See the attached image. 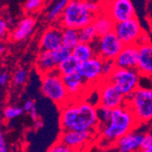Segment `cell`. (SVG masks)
<instances>
[{
	"mask_svg": "<svg viewBox=\"0 0 152 152\" xmlns=\"http://www.w3.org/2000/svg\"><path fill=\"white\" fill-rule=\"evenodd\" d=\"M46 152H78L75 149L68 147L59 140L55 141L53 145L50 146V148L46 150Z\"/></svg>",
	"mask_w": 152,
	"mask_h": 152,
	"instance_id": "30",
	"label": "cell"
},
{
	"mask_svg": "<svg viewBox=\"0 0 152 152\" xmlns=\"http://www.w3.org/2000/svg\"><path fill=\"white\" fill-rule=\"evenodd\" d=\"M96 53L102 60L114 61L125 46L113 31L101 35L93 44Z\"/></svg>",
	"mask_w": 152,
	"mask_h": 152,
	"instance_id": "8",
	"label": "cell"
},
{
	"mask_svg": "<svg viewBox=\"0 0 152 152\" xmlns=\"http://www.w3.org/2000/svg\"><path fill=\"white\" fill-rule=\"evenodd\" d=\"M92 24L96 28L99 36L112 32L114 29V26H115V22L103 10L95 16Z\"/></svg>",
	"mask_w": 152,
	"mask_h": 152,
	"instance_id": "20",
	"label": "cell"
},
{
	"mask_svg": "<svg viewBox=\"0 0 152 152\" xmlns=\"http://www.w3.org/2000/svg\"><path fill=\"white\" fill-rule=\"evenodd\" d=\"M58 140L76 151L87 152L97 140V132L62 130Z\"/></svg>",
	"mask_w": 152,
	"mask_h": 152,
	"instance_id": "7",
	"label": "cell"
},
{
	"mask_svg": "<svg viewBox=\"0 0 152 152\" xmlns=\"http://www.w3.org/2000/svg\"><path fill=\"white\" fill-rule=\"evenodd\" d=\"M148 42H151L150 37H149V35L144 31L143 34H141V36L140 37V39H139V41H138V43H137V45H144V44H147V43H148Z\"/></svg>",
	"mask_w": 152,
	"mask_h": 152,
	"instance_id": "37",
	"label": "cell"
},
{
	"mask_svg": "<svg viewBox=\"0 0 152 152\" xmlns=\"http://www.w3.org/2000/svg\"><path fill=\"white\" fill-rule=\"evenodd\" d=\"M9 25L7 22V19L0 17V43H1L7 34Z\"/></svg>",
	"mask_w": 152,
	"mask_h": 152,
	"instance_id": "34",
	"label": "cell"
},
{
	"mask_svg": "<svg viewBox=\"0 0 152 152\" xmlns=\"http://www.w3.org/2000/svg\"><path fill=\"white\" fill-rule=\"evenodd\" d=\"M113 32L116 34L124 45H137L144 30L142 29L138 18L135 16L128 20L116 23Z\"/></svg>",
	"mask_w": 152,
	"mask_h": 152,
	"instance_id": "10",
	"label": "cell"
},
{
	"mask_svg": "<svg viewBox=\"0 0 152 152\" xmlns=\"http://www.w3.org/2000/svg\"><path fill=\"white\" fill-rule=\"evenodd\" d=\"M63 27L58 24L48 26L41 34L39 43L40 51L53 52L63 45Z\"/></svg>",
	"mask_w": 152,
	"mask_h": 152,
	"instance_id": "13",
	"label": "cell"
},
{
	"mask_svg": "<svg viewBox=\"0 0 152 152\" xmlns=\"http://www.w3.org/2000/svg\"><path fill=\"white\" fill-rule=\"evenodd\" d=\"M72 54L79 63L86 62L93 57L97 56L96 50L94 48L93 44L79 43L72 50Z\"/></svg>",
	"mask_w": 152,
	"mask_h": 152,
	"instance_id": "21",
	"label": "cell"
},
{
	"mask_svg": "<svg viewBox=\"0 0 152 152\" xmlns=\"http://www.w3.org/2000/svg\"><path fill=\"white\" fill-rule=\"evenodd\" d=\"M102 10L111 17L115 24L136 16L131 0H107L102 4Z\"/></svg>",
	"mask_w": 152,
	"mask_h": 152,
	"instance_id": "11",
	"label": "cell"
},
{
	"mask_svg": "<svg viewBox=\"0 0 152 152\" xmlns=\"http://www.w3.org/2000/svg\"><path fill=\"white\" fill-rule=\"evenodd\" d=\"M139 123L146 124L152 121V88L140 86L126 100Z\"/></svg>",
	"mask_w": 152,
	"mask_h": 152,
	"instance_id": "4",
	"label": "cell"
},
{
	"mask_svg": "<svg viewBox=\"0 0 152 152\" xmlns=\"http://www.w3.org/2000/svg\"><path fill=\"white\" fill-rule=\"evenodd\" d=\"M43 4V0H26L24 5V11L28 15L34 14L42 8Z\"/></svg>",
	"mask_w": 152,
	"mask_h": 152,
	"instance_id": "29",
	"label": "cell"
},
{
	"mask_svg": "<svg viewBox=\"0 0 152 152\" xmlns=\"http://www.w3.org/2000/svg\"><path fill=\"white\" fill-rule=\"evenodd\" d=\"M28 113H29L30 118L33 120V121H37V120H39V119H40L39 113H38V111H37V110H36V107L34 108L33 110H31Z\"/></svg>",
	"mask_w": 152,
	"mask_h": 152,
	"instance_id": "39",
	"label": "cell"
},
{
	"mask_svg": "<svg viewBox=\"0 0 152 152\" xmlns=\"http://www.w3.org/2000/svg\"><path fill=\"white\" fill-rule=\"evenodd\" d=\"M34 126L36 129H42L44 127V122L41 119L37 120L35 121H34Z\"/></svg>",
	"mask_w": 152,
	"mask_h": 152,
	"instance_id": "40",
	"label": "cell"
},
{
	"mask_svg": "<svg viewBox=\"0 0 152 152\" xmlns=\"http://www.w3.org/2000/svg\"><path fill=\"white\" fill-rule=\"evenodd\" d=\"M139 58V46L137 45H125L114 60L116 68L137 70Z\"/></svg>",
	"mask_w": 152,
	"mask_h": 152,
	"instance_id": "16",
	"label": "cell"
},
{
	"mask_svg": "<svg viewBox=\"0 0 152 152\" xmlns=\"http://www.w3.org/2000/svg\"><path fill=\"white\" fill-rule=\"evenodd\" d=\"M69 1L70 0H54L46 12V20L52 24H58Z\"/></svg>",
	"mask_w": 152,
	"mask_h": 152,
	"instance_id": "22",
	"label": "cell"
},
{
	"mask_svg": "<svg viewBox=\"0 0 152 152\" xmlns=\"http://www.w3.org/2000/svg\"></svg>",
	"mask_w": 152,
	"mask_h": 152,
	"instance_id": "45",
	"label": "cell"
},
{
	"mask_svg": "<svg viewBox=\"0 0 152 152\" xmlns=\"http://www.w3.org/2000/svg\"><path fill=\"white\" fill-rule=\"evenodd\" d=\"M41 91L45 98L59 107L70 101L69 94L63 81V76L57 71L42 75Z\"/></svg>",
	"mask_w": 152,
	"mask_h": 152,
	"instance_id": "5",
	"label": "cell"
},
{
	"mask_svg": "<svg viewBox=\"0 0 152 152\" xmlns=\"http://www.w3.org/2000/svg\"><path fill=\"white\" fill-rule=\"evenodd\" d=\"M96 88L100 98L99 106L114 110L126 104L127 98L110 80L104 79L96 86Z\"/></svg>",
	"mask_w": 152,
	"mask_h": 152,
	"instance_id": "9",
	"label": "cell"
},
{
	"mask_svg": "<svg viewBox=\"0 0 152 152\" xmlns=\"http://www.w3.org/2000/svg\"><path fill=\"white\" fill-rule=\"evenodd\" d=\"M9 80V76L7 74V72H0V86H5Z\"/></svg>",
	"mask_w": 152,
	"mask_h": 152,
	"instance_id": "38",
	"label": "cell"
},
{
	"mask_svg": "<svg viewBox=\"0 0 152 152\" xmlns=\"http://www.w3.org/2000/svg\"><path fill=\"white\" fill-rule=\"evenodd\" d=\"M63 81L69 94L70 100L84 98L87 92L92 88L87 84L78 72L63 76Z\"/></svg>",
	"mask_w": 152,
	"mask_h": 152,
	"instance_id": "14",
	"label": "cell"
},
{
	"mask_svg": "<svg viewBox=\"0 0 152 152\" xmlns=\"http://www.w3.org/2000/svg\"><path fill=\"white\" fill-rule=\"evenodd\" d=\"M79 36H80L81 43L94 44V42L99 37V34L94 25L91 23L79 30Z\"/></svg>",
	"mask_w": 152,
	"mask_h": 152,
	"instance_id": "25",
	"label": "cell"
},
{
	"mask_svg": "<svg viewBox=\"0 0 152 152\" xmlns=\"http://www.w3.org/2000/svg\"><path fill=\"white\" fill-rule=\"evenodd\" d=\"M43 1H44V2H45V1H46V0H43Z\"/></svg>",
	"mask_w": 152,
	"mask_h": 152,
	"instance_id": "44",
	"label": "cell"
},
{
	"mask_svg": "<svg viewBox=\"0 0 152 152\" xmlns=\"http://www.w3.org/2000/svg\"><path fill=\"white\" fill-rule=\"evenodd\" d=\"M141 75L134 69L116 68L108 78L127 98L134 92L141 83Z\"/></svg>",
	"mask_w": 152,
	"mask_h": 152,
	"instance_id": "6",
	"label": "cell"
},
{
	"mask_svg": "<svg viewBox=\"0 0 152 152\" xmlns=\"http://www.w3.org/2000/svg\"><path fill=\"white\" fill-rule=\"evenodd\" d=\"M112 110L103 107V106H98V120L100 125L104 124L109 121L111 116Z\"/></svg>",
	"mask_w": 152,
	"mask_h": 152,
	"instance_id": "31",
	"label": "cell"
},
{
	"mask_svg": "<svg viewBox=\"0 0 152 152\" xmlns=\"http://www.w3.org/2000/svg\"><path fill=\"white\" fill-rule=\"evenodd\" d=\"M63 45L72 50L80 42L79 30L73 28H63Z\"/></svg>",
	"mask_w": 152,
	"mask_h": 152,
	"instance_id": "23",
	"label": "cell"
},
{
	"mask_svg": "<svg viewBox=\"0 0 152 152\" xmlns=\"http://www.w3.org/2000/svg\"><path fill=\"white\" fill-rule=\"evenodd\" d=\"M36 106H35V103H34V102L33 101V100H27L25 103H24V105H23V110H24V111H26V112H29L31 110H33L34 108H35Z\"/></svg>",
	"mask_w": 152,
	"mask_h": 152,
	"instance_id": "36",
	"label": "cell"
},
{
	"mask_svg": "<svg viewBox=\"0 0 152 152\" xmlns=\"http://www.w3.org/2000/svg\"><path fill=\"white\" fill-rule=\"evenodd\" d=\"M146 133L136 129L121 138L114 147L118 152H140Z\"/></svg>",
	"mask_w": 152,
	"mask_h": 152,
	"instance_id": "15",
	"label": "cell"
},
{
	"mask_svg": "<svg viewBox=\"0 0 152 152\" xmlns=\"http://www.w3.org/2000/svg\"><path fill=\"white\" fill-rule=\"evenodd\" d=\"M116 69L115 64L113 61H109V60H103V64H102V74L103 78L108 79L110 76L112 74L114 70Z\"/></svg>",
	"mask_w": 152,
	"mask_h": 152,
	"instance_id": "32",
	"label": "cell"
},
{
	"mask_svg": "<svg viewBox=\"0 0 152 152\" xmlns=\"http://www.w3.org/2000/svg\"><path fill=\"white\" fill-rule=\"evenodd\" d=\"M0 152H9L7 140L1 132H0Z\"/></svg>",
	"mask_w": 152,
	"mask_h": 152,
	"instance_id": "35",
	"label": "cell"
},
{
	"mask_svg": "<svg viewBox=\"0 0 152 152\" xmlns=\"http://www.w3.org/2000/svg\"><path fill=\"white\" fill-rule=\"evenodd\" d=\"M36 25L35 18L32 15L23 17L17 23L11 32V39L15 42H22L26 40L33 34Z\"/></svg>",
	"mask_w": 152,
	"mask_h": 152,
	"instance_id": "18",
	"label": "cell"
},
{
	"mask_svg": "<svg viewBox=\"0 0 152 152\" xmlns=\"http://www.w3.org/2000/svg\"><path fill=\"white\" fill-rule=\"evenodd\" d=\"M140 125L131 110L125 104L112 110L109 121L99 125L96 142L102 148L114 147L121 138L138 129Z\"/></svg>",
	"mask_w": 152,
	"mask_h": 152,
	"instance_id": "2",
	"label": "cell"
},
{
	"mask_svg": "<svg viewBox=\"0 0 152 152\" xmlns=\"http://www.w3.org/2000/svg\"><path fill=\"white\" fill-rule=\"evenodd\" d=\"M35 68L41 75L56 71L57 64L53 59L52 52L40 51L35 61Z\"/></svg>",
	"mask_w": 152,
	"mask_h": 152,
	"instance_id": "19",
	"label": "cell"
},
{
	"mask_svg": "<svg viewBox=\"0 0 152 152\" xmlns=\"http://www.w3.org/2000/svg\"><path fill=\"white\" fill-rule=\"evenodd\" d=\"M7 52V47L5 44H3L2 42L0 43V55H3Z\"/></svg>",
	"mask_w": 152,
	"mask_h": 152,
	"instance_id": "41",
	"label": "cell"
},
{
	"mask_svg": "<svg viewBox=\"0 0 152 152\" xmlns=\"http://www.w3.org/2000/svg\"><path fill=\"white\" fill-rule=\"evenodd\" d=\"M140 152H152V132H147Z\"/></svg>",
	"mask_w": 152,
	"mask_h": 152,
	"instance_id": "33",
	"label": "cell"
},
{
	"mask_svg": "<svg viewBox=\"0 0 152 152\" xmlns=\"http://www.w3.org/2000/svg\"><path fill=\"white\" fill-rule=\"evenodd\" d=\"M103 60L98 55L93 58L79 64L77 72L90 87H96L104 80L102 74Z\"/></svg>",
	"mask_w": 152,
	"mask_h": 152,
	"instance_id": "12",
	"label": "cell"
},
{
	"mask_svg": "<svg viewBox=\"0 0 152 152\" xmlns=\"http://www.w3.org/2000/svg\"><path fill=\"white\" fill-rule=\"evenodd\" d=\"M102 11V4L91 0H70L58 25L63 28H81L91 24L95 16Z\"/></svg>",
	"mask_w": 152,
	"mask_h": 152,
	"instance_id": "3",
	"label": "cell"
},
{
	"mask_svg": "<svg viewBox=\"0 0 152 152\" xmlns=\"http://www.w3.org/2000/svg\"><path fill=\"white\" fill-rule=\"evenodd\" d=\"M139 46L137 71L142 78L152 79V43L148 42Z\"/></svg>",
	"mask_w": 152,
	"mask_h": 152,
	"instance_id": "17",
	"label": "cell"
},
{
	"mask_svg": "<svg viewBox=\"0 0 152 152\" xmlns=\"http://www.w3.org/2000/svg\"><path fill=\"white\" fill-rule=\"evenodd\" d=\"M91 1H94V2H98V3L103 4L104 2H106V1H107V0H91Z\"/></svg>",
	"mask_w": 152,
	"mask_h": 152,
	"instance_id": "42",
	"label": "cell"
},
{
	"mask_svg": "<svg viewBox=\"0 0 152 152\" xmlns=\"http://www.w3.org/2000/svg\"><path fill=\"white\" fill-rule=\"evenodd\" d=\"M23 112H24L23 108L19 106H15V105H9L4 109L3 117L7 121H12V120L18 118L19 116H21Z\"/></svg>",
	"mask_w": 152,
	"mask_h": 152,
	"instance_id": "26",
	"label": "cell"
},
{
	"mask_svg": "<svg viewBox=\"0 0 152 152\" xmlns=\"http://www.w3.org/2000/svg\"><path fill=\"white\" fill-rule=\"evenodd\" d=\"M0 124H1V119H0Z\"/></svg>",
	"mask_w": 152,
	"mask_h": 152,
	"instance_id": "43",
	"label": "cell"
},
{
	"mask_svg": "<svg viewBox=\"0 0 152 152\" xmlns=\"http://www.w3.org/2000/svg\"><path fill=\"white\" fill-rule=\"evenodd\" d=\"M27 78H28V71L25 68H19L14 72L12 82L16 86H21L26 83Z\"/></svg>",
	"mask_w": 152,
	"mask_h": 152,
	"instance_id": "28",
	"label": "cell"
},
{
	"mask_svg": "<svg viewBox=\"0 0 152 152\" xmlns=\"http://www.w3.org/2000/svg\"><path fill=\"white\" fill-rule=\"evenodd\" d=\"M52 54H53V57L55 63L57 64V66H58V64H60L62 62H64L65 59L68 58L69 56L72 55V50L62 45L58 49L53 51Z\"/></svg>",
	"mask_w": 152,
	"mask_h": 152,
	"instance_id": "27",
	"label": "cell"
},
{
	"mask_svg": "<svg viewBox=\"0 0 152 152\" xmlns=\"http://www.w3.org/2000/svg\"><path fill=\"white\" fill-rule=\"evenodd\" d=\"M79 64L80 63L76 60L72 54L71 56L68 57L67 59H65L64 62H62L60 64H58L56 71L58 72L62 76L72 74L74 72H77Z\"/></svg>",
	"mask_w": 152,
	"mask_h": 152,
	"instance_id": "24",
	"label": "cell"
},
{
	"mask_svg": "<svg viewBox=\"0 0 152 152\" xmlns=\"http://www.w3.org/2000/svg\"><path fill=\"white\" fill-rule=\"evenodd\" d=\"M60 108V127L62 130L96 131L100 125L98 107L85 98L70 100Z\"/></svg>",
	"mask_w": 152,
	"mask_h": 152,
	"instance_id": "1",
	"label": "cell"
}]
</instances>
